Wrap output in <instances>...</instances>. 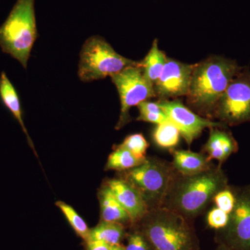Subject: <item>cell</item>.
<instances>
[{"label":"cell","instance_id":"cell-1","mask_svg":"<svg viewBox=\"0 0 250 250\" xmlns=\"http://www.w3.org/2000/svg\"><path fill=\"white\" fill-rule=\"evenodd\" d=\"M229 187L220 164L195 175L177 172L163 207L191 220L203 213L215 195Z\"/></svg>","mask_w":250,"mask_h":250},{"label":"cell","instance_id":"cell-2","mask_svg":"<svg viewBox=\"0 0 250 250\" xmlns=\"http://www.w3.org/2000/svg\"><path fill=\"white\" fill-rule=\"evenodd\" d=\"M242 69L236 61L216 56L195 64L187 95L188 104L202 116H213L218 100Z\"/></svg>","mask_w":250,"mask_h":250},{"label":"cell","instance_id":"cell-3","mask_svg":"<svg viewBox=\"0 0 250 250\" xmlns=\"http://www.w3.org/2000/svg\"><path fill=\"white\" fill-rule=\"evenodd\" d=\"M137 225L151 250H200L190 220L165 207L149 210Z\"/></svg>","mask_w":250,"mask_h":250},{"label":"cell","instance_id":"cell-4","mask_svg":"<svg viewBox=\"0 0 250 250\" xmlns=\"http://www.w3.org/2000/svg\"><path fill=\"white\" fill-rule=\"evenodd\" d=\"M35 0H17L5 22L0 26V48L27 68L37 39Z\"/></svg>","mask_w":250,"mask_h":250},{"label":"cell","instance_id":"cell-5","mask_svg":"<svg viewBox=\"0 0 250 250\" xmlns=\"http://www.w3.org/2000/svg\"><path fill=\"white\" fill-rule=\"evenodd\" d=\"M122 172L121 178L141 193L149 210L163 207L177 174L171 163L154 157H147L141 165Z\"/></svg>","mask_w":250,"mask_h":250},{"label":"cell","instance_id":"cell-6","mask_svg":"<svg viewBox=\"0 0 250 250\" xmlns=\"http://www.w3.org/2000/svg\"><path fill=\"white\" fill-rule=\"evenodd\" d=\"M139 62L117 53L103 38L92 36L82 46L78 76L83 82L103 80Z\"/></svg>","mask_w":250,"mask_h":250},{"label":"cell","instance_id":"cell-7","mask_svg":"<svg viewBox=\"0 0 250 250\" xmlns=\"http://www.w3.org/2000/svg\"><path fill=\"white\" fill-rule=\"evenodd\" d=\"M213 117L225 126L250 122V70L242 69L218 100Z\"/></svg>","mask_w":250,"mask_h":250},{"label":"cell","instance_id":"cell-8","mask_svg":"<svg viewBox=\"0 0 250 250\" xmlns=\"http://www.w3.org/2000/svg\"><path fill=\"white\" fill-rule=\"evenodd\" d=\"M232 188L234 205L226 227L216 231L215 241L229 250H250V184Z\"/></svg>","mask_w":250,"mask_h":250},{"label":"cell","instance_id":"cell-9","mask_svg":"<svg viewBox=\"0 0 250 250\" xmlns=\"http://www.w3.org/2000/svg\"><path fill=\"white\" fill-rule=\"evenodd\" d=\"M111 78L121 98V115L116 127L119 129L131 121L129 111L131 107L156 97V94L154 84L143 75L140 62L112 75Z\"/></svg>","mask_w":250,"mask_h":250},{"label":"cell","instance_id":"cell-10","mask_svg":"<svg viewBox=\"0 0 250 250\" xmlns=\"http://www.w3.org/2000/svg\"><path fill=\"white\" fill-rule=\"evenodd\" d=\"M160 107L165 112L169 121L173 123L180 131L181 136L188 146H191L194 140L201 135L207 128L223 127L225 125L219 122L210 121L194 113L179 100H159Z\"/></svg>","mask_w":250,"mask_h":250},{"label":"cell","instance_id":"cell-11","mask_svg":"<svg viewBox=\"0 0 250 250\" xmlns=\"http://www.w3.org/2000/svg\"><path fill=\"white\" fill-rule=\"evenodd\" d=\"M193 67L167 58L159 80L154 83L156 97L160 100H170L187 96Z\"/></svg>","mask_w":250,"mask_h":250},{"label":"cell","instance_id":"cell-12","mask_svg":"<svg viewBox=\"0 0 250 250\" xmlns=\"http://www.w3.org/2000/svg\"><path fill=\"white\" fill-rule=\"evenodd\" d=\"M106 184L127 212L131 225H137L149 210L141 193L129 182L122 178L110 179Z\"/></svg>","mask_w":250,"mask_h":250},{"label":"cell","instance_id":"cell-13","mask_svg":"<svg viewBox=\"0 0 250 250\" xmlns=\"http://www.w3.org/2000/svg\"><path fill=\"white\" fill-rule=\"evenodd\" d=\"M223 127L210 129L209 137L204 147L203 152L209 160H217L223 165L232 154L238 152V144L229 131Z\"/></svg>","mask_w":250,"mask_h":250},{"label":"cell","instance_id":"cell-14","mask_svg":"<svg viewBox=\"0 0 250 250\" xmlns=\"http://www.w3.org/2000/svg\"><path fill=\"white\" fill-rule=\"evenodd\" d=\"M172 166L174 170L182 175H195L208 170L213 167L212 161L209 160L204 152H193L184 149H172Z\"/></svg>","mask_w":250,"mask_h":250},{"label":"cell","instance_id":"cell-15","mask_svg":"<svg viewBox=\"0 0 250 250\" xmlns=\"http://www.w3.org/2000/svg\"><path fill=\"white\" fill-rule=\"evenodd\" d=\"M100 207V221L131 225L127 212L122 207L107 184H104L98 194Z\"/></svg>","mask_w":250,"mask_h":250},{"label":"cell","instance_id":"cell-16","mask_svg":"<svg viewBox=\"0 0 250 250\" xmlns=\"http://www.w3.org/2000/svg\"><path fill=\"white\" fill-rule=\"evenodd\" d=\"M0 98L4 106L11 111L13 116L19 123L22 131L27 136L29 146L34 151L35 155L37 156L34 143L29 136L27 128L24 125V121H23L22 111L19 96H18L17 91H16L14 85L12 84L4 72H1L0 75Z\"/></svg>","mask_w":250,"mask_h":250},{"label":"cell","instance_id":"cell-17","mask_svg":"<svg viewBox=\"0 0 250 250\" xmlns=\"http://www.w3.org/2000/svg\"><path fill=\"white\" fill-rule=\"evenodd\" d=\"M167 59L166 54L159 49L155 39L146 58L140 62L145 77L154 85L160 77Z\"/></svg>","mask_w":250,"mask_h":250},{"label":"cell","instance_id":"cell-18","mask_svg":"<svg viewBox=\"0 0 250 250\" xmlns=\"http://www.w3.org/2000/svg\"><path fill=\"white\" fill-rule=\"evenodd\" d=\"M125 235V225L123 224L100 221L90 229L88 241H101L111 246H119Z\"/></svg>","mask_w":250,"mask_h":250},{"label":"cell","instance_id":"cell-19","mask_svg":"<svg viewBox=\"0 0 250 250\" xmlns=\"http://www.w3.org/2000/svg\"><path fill=\"white\" fill-rule=\"evenodd\" d=\"M146 161L138 159L127 149L118 146L108 156L105 169L125 172L141 165Z\"/></svg>","mask_w":250,"mask_h":250},{"label":"cell","instance_id":"cell-20","mask_svg":"<svg viewBox=\"0 0 250 250\" xmlns=\"http://www.w3.org/2000/svg\"><path fill=\"white\" fill-rule=\"evenodd\" d=\"M180 136L178 128L170 121H167L156 125L153 132V140L159 147L171 151L178 145Z\"/></svg>","mask_w":250,"mask_h":250},{"label":"cell","instance_id":"cell-21","mask_svg":"<svg viewBox=\"0 0 250 250\" xmlns=\"http://www.w3.org/2000/svg\"><path fill=\"white\" fill-rule=\"evenodd\" d=\"M56 206L62 212L75 233L85 242L88 241L89 239L90 229L84 220L79 215L76 210L71 206L62 201L56 202Z\"/></svg>","mask_w":250,"mask_h":250},{"label":"cell","instance_id":"cell-22","mask_svg":"<svg viewBox=\"0 0 250 250\" xmlns=\"http://www.w3.org/2000/svg\"><path fill=\"white\" fill-rule=\"evenodd\" d=\"M137 106L139 115L136 121L154 123L156 125L170 121L158 103L145 101Z\"/></svg>","mask_w":250,"mask_h":250},{"label":"cell","instance_id":"cell-23","mask_svg":"<svg viewBox=\"0 0 250 250\" xmlns=\"http://www.w3.org/2000/svg\"><path fill=\"white\" fill-rule=\"evenodd\" d=\"M119 147L125 148L138 159L146 161L149 143L142 134H131L125 138Z\"/></svg>","mask_w":250,"mask_h":250},{"label":"cell","instance_id":"cell-24","mask_svg":"<svg viewBox=\"0 0 250 250\" xmlns=\"http://www.w3.org/2000/svg\"><path fill=\"white\" fill-rule=\"evenodd\" d=\"M228 220L229 213L216 207H213L207 213V225L216 231L225 228L228 223Z\"/></svg>","mask_w":250,"mask_h":250},{"label":"cell","instance_id":"cell-25","mask_svg":"<svg viewBox=\"0 0 250 250\" xmlns=\"http://www.w3.org/2000/svg\"><path fill=\"white\" fill-rule=\"evenodd\" d=\"M213 202H214L215 207L229 214L235 202V196L232 188L229 187L219 192L213 197Z\"/></svg>","mask_w":250,"mask_h":250},{"label":"cell","instance_id":"cell-26","mask_svg":"<svg viewBox=\"0 0 250 250\" xmlns=\"http://www.w3.org/2000/svg\"><path fill=\"white\" fill-rule=\"evenodd\" d=\"M125 250H151L146 238L139 231H135L128 236L127 245Z\"/></svg>","mask_w":250,"mask_h":250},{"label":"cell","instance_id":"cell-27","mask_svg":"<svg viewBox=\"0 0 250 250\" xmlns=\"http://www.w3.org/2000/svg\"><path fill=\"white\" fill-rule=\"evenodd\" d=\"M111 246L101 241H89L85 242V250H111Z\"/></svg>","mask_w":250,"mask_h":250},{"label":"cell","instance_id":"cell-28","mask_svg":"<svg viewBox=\"0 0 250 250\" xmlns=\"http://www.w3.org/2000/svg\"><path fill=\"white\" fill-rule=\"evenodd\" d=\"M111 250H125V247L119 245V246H115L112 247Z\"/></svg>","mask_w":250,"mask_h":250},{"label":"cell","instance_id":"cell-29","mask_svg":"<svg viewBox=\"0 0 250 250\" xmlns=\"http://www.w3.org/2000/svg\"><path fill=\"white\" fill-rule=\"evenodd\" d=\"M215 250H229L226 247L223 246V245H218V248Z\"/></svg>","mask_w":250,"mask_h":250}]
</instances>
